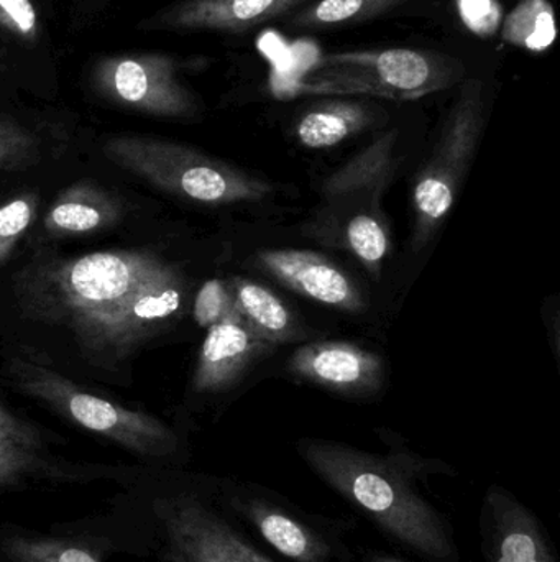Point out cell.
Masks as SVG:
<instances>
[{
  "label": "cell",
  "mask_w": 560,
  "mask_h": 562,
  "mask_svg": "<svg viewBox=\"0 0 560 562\" xmlns=\"http://www.w3.org/2000/svg\"><path fill=\"white\" fill-rule=\"evenodd\" d=\"M122 216L124 206L111 191L94 181H79L56 198L43 226L53 236H84L115 226Z\"/></svg>",
  "instance_id": "2e32d148"
},
{
  "label": "cell",
  "mask_w": 560,
  "mask_h": 562,
  "mask_svg": "<svg viewBox=\"0 0 560 562\" xmlns=\"http://www.w3.org/2000/svg\"><path fill=\"white\" fill-rule=\"evenodd\" d=\"M49 459L38 429L0 400V488H19L33 479L55 475Z\"/></svg>",
  "instance_id": "d6986e66"
},
{
  "label": "cell",
  "mask_w": 560,
  "mask_h": 562,
  "mask_svg": "<svg viewBox=\"0 0 560 562\" xmlns=\"http://www.w3.org/2000/svg\"><path fill=\"white\" fill-rule=\"evenodd\" d=\"M194 319L199 326L210 327L222 321L236 310L229 283L222 280H209L197 291L194 300Z\"/></svg>",
  "instance_id": "484cf974"
},
{
  "label": "cell",
  "mask_w": 560,
  "mask_h": 562,
  "mask_svg": "<svg viewBox=\"0 0 560 562\" xmlns=\"http://www.w3.org/2000/svg\"><path fill=\"white\" fill-rule=\"evenodd\" d=\"M358 562H411L397 554L387 553L380 550L358 551Z\"/></svg>",
  "instance_id": "83f0119b"
},
{
  "label": "cell",
  "mask_w": 560,
  "mask_h": 562,
  "mask_svg": "<svg viewBox=\"0 0 560 562\" xmlns=\"http://www.w3.org/2000/svg\"><path fill=\"white\" fill-rule=\"evenodd\" d=\"M503 42L529 53L551 48L558 36L555 7L549 0H519L503 19Z\"/></svg>",
  "instance_id": "44dd1931"
},
{
  "label": "cell",
  "mask_w": 560,
  "mask_h": 562,
  "mask_svg": "<svg viewBox=\"0 0 560 562\" xmlns=\"http://www.w3.org/2000/svg\"><path fill=\"white\" fill-rule=\"evenodd\" d=\"M298 452L309 471L372 521L387 540L426 562H460L456 531L390 452L306 438Z\"/></svg>",
  "instance_id": "7a4b0ae2"
},
{
  "label": "cell",
  "mask_w": 560,
  "mask_h": 562,
  "mask_svg": "<svg viewBox=\"0 0 560 562\" xmlns=\"http://www.w3.org/2000/svg\"><path fill=\"white\" fill-rule=\"evenodd\" d=\"M39 160V142L28 128L0 117V170H23Z\"/></svg>",
  "instance_id": "cb8c5ba5"
},
{
  "label": "cell",
  "mask_w": 560,
  "mask_h": 562,
  "mask_svg": "<svg viewBox=\"0 0 560 562\" xmlns=\"http://www.w3.org/2000/svg\"><path fill=\"white\" fill-rule=\"evenodd\" d=\"M460 78L449 56L416 48L328 53L299 79L289 95H372L413 101L444 91Z\"/></svg>",
  "instance_id": "5b68a950"
},
{
  "label": "cell",
  "mask_w": 560,
  "mask_h": 562,
  "mask_svg": "<svg viewBox=\"0 0 560 562\" xmlns=\"http://www.w3.org/2000/svg\"><path fill=\"white\" fill-rule=\"evenodd\" d=\"M227 283L236 310L260 339L275 347L305 339L301 321L275 291L243 277H233Z\"/></svg>",
  "instance_id": "ac0fdd59"
},
{
  "label": "cell",
  "mask_w": 560,
  "mask_h": 562,
  "mask_svg": "<svg viewBox=\"0 0 560 562\" xmlns=\"http://www.w3.org/2000/svg\"><path fill=\"white\" fill-rule=\"evenodd\" d=\"M377 119L378 109L361 99H324L299 114L295 137L302 147L328 150L367 131Z\"/></svg>",
  "instance_id": "e0dca14e"
},
{
  "label": "cell",
  "mask_w": 560,
  "mask_h": 562,
  "mask_svg": "<svg viewBox=\"0 0 560 562\" xmlns=\"http://www.w3.org/2000/svg\"><path fill=\"white\" fill-rule=\"evenodd\" d=\"M456 9L466 29L479 38L495 36L505 19L500 0H456Z\"/></svg>",
  "instance_id": "d4e9b609"
},
{
  "label": "cell",
  "mask_w": 560,
  "mask_h": 562,
  "mask_svg": "<svg viewBox=\"0 0 560 562\" xmlns=\"http://www.w3.org/2000/svg\"><path fill=\"white\" fill-rule=\"evenodd\" d=\"M288 367L293 375L351 398L375 395L385 382V362L378 353L342 340L302 344Z\"/></svg>",
  "instance_id": "7c38bea8"
},
{
  "label": "cell",
  "mask_w": 560,
  "mask_h": 562,
  "mask_svg": "<svg viewBox=\"0 0 560 562\" xmlns=\"http://www.w3.org/2000/svg\"><path fill=\"white\" fill-rule=\"evenodd\" d=\"M306 2L309 0H180L141 22L140 29L245 33Z\"/></svg>",
  "instance_id": "9a60e30c"
},
{
  "label": "cell",
  "mask_w": 560,
  "mask_h": 562,
  "mask_svg": "<svg viewBox=\"0 0 560 562\" xmlns=\"http://www.w3.org/2000/svg\"><path fill=\"white\" fill-rule=\"evenodd\" d=\"M155 510L163 562H282L220 508L213 492H178Z\"/></svg>",
  "instance_id": "9c48e42d"
},
{
  "label": "cell",
  "mask_w": 560,
  "mask_h": 562,
  "mask_svg": "<svg viewBox=\"0 0 560 562\" xmlns=\"http://www.w3.org/2000/svg\"><path fill=\"white\" fill-rule=\"evenodd\" d=\"M407 0H312L296 9L286 25L299 30L338 29L378 19Z\"/></svg>",
  "instance_id": "ffe728a7"
},
{
  "label": "cell",
  "mask_w": 560,
  "mask_h": 562,
  "mask_svg": "<svg viewBox=\"0 0 560 562\" xmlns=\"http://www.w3.org/2000/svg\"><path fill=\"white\" fill-rule=\"evenodd\" d=\"M9 370L20 392L45 403L79 428L95 432L132 454L167 459L173 458L180 449L176 432L161 419L92 395L42 363L15 359Z\"/></svg>",
  "instance_id": "52a82bcc"
},
{
  "label": "cell",
  "mask_w": 560,
  "mask_h": 562,
  "mask_svg": "<svg viewBox=\"0 0 560 562\" xmlns=\"http://www.w3.org/2000/svg\"><path fill=\"white\" fill-rule=\"evenodd\" d=\"M273 349L275 346L260 339L239 311L233 310L222 321L207 327L194 370V392L220 393L232 389Z\"/></svg>",
  "instance_id": "5bb4252c"
},
{
  "label": "cell",
  "mask_w": 560,
  "mask_h": 562,
  "mask_svg": "<svg viewBox=\"0 0 560 562\" xmlns=\"http://www.w3.org/2000/svg\"><path fill=\"white\" fill-rule=\"evenodd\" d=\"M398 131L378 135L322 183L318 206L305 226L316 243L345 250L374 279L390 252V223L381 203L400 158Z\"/></svg>",
  "instance_id": "3957f363"
},
{
  "label": "cell",
  "mask_w": 560,
  "mask_h": 562,
  "mask_svg": "<svg viewBox=\"0 0 560 562\" xmlns=\"http://www.w3.org/2000/svg\"><path fill=\"white\" fill-rule=\"evenodd\" d=\"M0 553L10 562H102L84 544L56 538L5 537Z\"/></svg>",
  "instance_id": "7402d4cb"
},
{
  "label": "cell",
  "mask_w": 560,
  "mask_h": 562,
  "mask_svg": "<svg viewBox=\"0 0 560 562\" xmlns=\"http://www.w3.org/2000/svg\"><path fill=\"white\" fill-rule=\"evenodd\" d=\"M36 213L38 196L28 191L0 206V263L12 256L16 244L35 221Z\"/></svg>",
  "instance_id": "603a6c76"
},
{
  "label": "cell",
  "mask_w": 560,
  "mask_h": 562,
  "mask_svg": "<svg viewBox=\"0 0 560 562\" xmlns=\"http://www.w3.org/2000/svg\"><path fill=\"white\" fill-rule=\"evenodd\" d=\"M178 71L180 61L163 53L107 56L92 69L91 85L121 108L155 117H193L197 102Z\"/></svg>",
  "instance_id": "30bf717a"
},
{
  "label": "cell",
  "mask_w": 560,
  "mask_h": 562,
  "mask_svg": "<svg viewBox=\"0 0 560 562\" xmlns=\"http://www.w3.org/2000/svg\"><path fill=\"white\" fill-rule=\"evenodd\" d=\"M23 316L68 330L89 363L118 370L183 317L190 283L147 249L36 254L13 279Z\"/></svg>",
  "instance_id": "6da1fadb"
},
{
  "label": "cell",
  "mask_w": 560,
  "mask_h": 562,
  "mask_svg": "<svg viewBox=\"0 0 560 562\" xmlns=\"http://www.w3.org/2000/svg\"><path fill=\"white\" fill-rule=\"evenodd\" d=\"M487 125L485 86L467 79L454 99L430 158L418 171L411 193L414 250L427 246L453 210Z\"/></svg>",
  "instance_id": "ba28073f"
},
{
  "label": "cell",
  "mask_w": 560,
  "mask_h": 562,
  "mask_svg": "<svg viewBox=\"0 0 560 562\" xmlns=\"http://www.w3.org/2000/svg\"><path fill=\"white\" fill-rule=\"evenodd\" d=\"M255 262L266 276L316 303L351 314L365 310V297L357 281L321 254L268 249L256 254Z\"/></svg>",
  "instance_id": "4fadbf2b"
},
{
  "label": "cell",
  "mask_w": 560,
  "mask_h": 562,
  "mask_svg": "<svg viewBox=\"0 0 560 562\" xmlns=\"http://www.w3.org/2000/svg\"><path fill=\"white\" fill-rule=\"evenodd\" d=\"M224 512L282 562H358L348 521L309 514L283 495L249 482H224L213 492Z\"/></svg>",
  "instance_id": "8992f818"
},
{
  "label": "cell",
  "mask_w": 560,
  "mask_h": 562,
  "mask_svg": "<svg viewBox=\"0 0 560 562\" xmlns=\"http://www.w3.org/2000/svg\"><path fill=\"white\" fill-rule=\"evenodd\" d=\"M105 157L164 193L181 200L232 206L259 203L272 183L196 148L147 135H114L102 145Z\"/></svg>",
  "instance_id": "277c9868"
},
{
  "label": "cell",
  "mask_w": 560,
  "mask_h": 562,
  "mask_svg": "<svg viewBox=\"0 0 560 562\" xmlns=\"http://www.w3.org/2000/svg\"><path fill=\"white\" fill-rule=\"evenodd\" d=\"M0 26L23 42H35L38 16L32 0H0Z\"/></svg>",
  "instance_id": "4316f807"
},
{
  "label": "cell",
  "mask_w": 560,
  "mask_h": 562,
  "mask_svg": "<svg viewBox=\"0 0 560 562\" xmlns=\"http://www.w3.org/2000/svg\"><path fill=\"white\" fill-rule=\"evenodd\" d=\"M480 541L485 562H559L535 512L500 485L483 497Z\"/></svg>",
  "instance_id": "8fae6325"
}]
</instances>
